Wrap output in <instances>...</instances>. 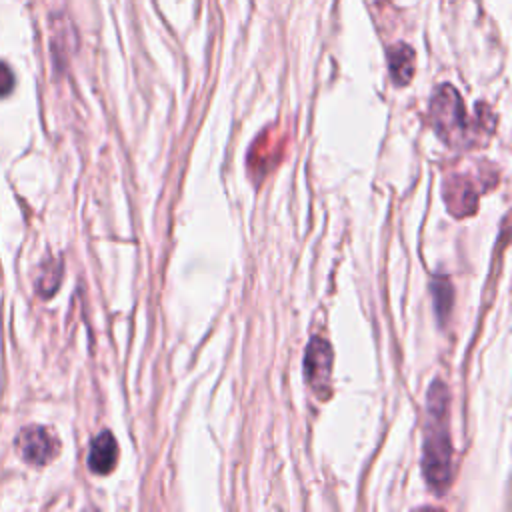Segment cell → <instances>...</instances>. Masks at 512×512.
Segmentation results:
<instances>
[{
  "mask_svg": "<svg viewBox=\"0 0 512 512\" xmlns=\"http://www.w3.org/2000/svg\"><path fill=\"white\" fill-rule=\"evenodd\" d=\"M448 392L442 382H434L428 390V426L424 436L422 472L426 482L436 492H442L452 482V442L446 426Z\"/></svg>",
  "mask_w": 512,
  "mask_h": 512,
  "instance_id": "cell-1",
  "label": "cell"
},
{
  "mask_svg": "<svg viewBox=\"0 0 512 512\" xmlns=\"http://www.w3.org/2000/svg\"><path fill=\"white\" fill-rule=\"evenodd\" d=\"M432 128L450 146H460L466 138V108L458 90L450 84L436 88L430 102Z\"/></svg>",
  "mask_w": 512,
  "mask_h": 512,
  "instance_id": "cell-2",
  "label": "cell"
},
{
  "mask_svg": "<svg viewBox=\"0 0 512 512\" xmlns=\"http://www.w3.org/2000/svg\"><path fill=\"white\" fill-rule=\"evenodd\" d=\"M334 352L326 338L314 336L304 354V376L314 394L322 400L330 396V378H332Z\"/></svg>",
  "mask_w": 512,
  "mask_h": 512,
  "instance_id": "cell-3",
  "label": "cell"
},
{
  "mask_svg": "<svg viewBox=\"0 0 512 512\" xmlns=\"http://www.w3.org/2000/svg\"><path fill=\"white\" fill-rule=\"evenodd\" d=\"M16 442H18L22 458L34 466L48 464L60 450L58 438L44 426L24 428Z\"/></svg>",
  "mask_w": 512,
  "mask_h": 512,
  "instance_id": "cell-4",
  "label": "cell"
},
{
  "mask_svg": "<svg viewBox=\"0 0 512 512\" xmlns=\"http://www.w3.org/2000/svg\"><path fill=\"white\" fill-rule=\"evenodd\" d=\"M444 200L454 216H470L478 204V190L464 174H454L446 180Z\"/></svg>",
  "mask_w": 512,
  "mask_h": 512,
  "instance_id": "cell-5",
  "label": "cell"
},
{
  "mask_svg": "<svg viewBox=\"0 0 512 512\" xmlns=\"http://www.w3.org/2000/svg\"><path fill=\"white\" fill-rule=\"evenodd\" d=\"M116 462H118V442L108 430H104L92 440L90 454H88V468L98 476H106L114 470Z\"/></svg>",
  "mask_w": 512,
  "mask_h": 512,
  "instance_id": "cell-6",
  "label": "cell"
},
{
  "mask_svg": "<svg viewBox=\"0 0 512 512\" xmlns=\"http://www.w3.org/2000/svg\"><path fill=\"white\" fill-rule=\"evenodd\" d=\"M388 68L396 86H406L416 70V54L412 46L398 42L388 50Z\"/></svg>",
  "mask_w": 512,
  "mask_h": 512,
  "instance_id": "cell-7",
  "label": "cell"
},
{
  "mask_svg": "<svg viewBox=\"0 0 512 512\" xmlns=\"http://www.w3.org/2000/svg\"><path fill=\"white\" fill-rule=\"evenodd\" d=\"M432 298H434V310L438 320L444 324L450 316L452 302H454V290L446 276H434L432 278Z\"/></svg>",
  "mask_w": 512,
  "mask_h": 512,
  "instance_id": "cell-8",
  "label": "cell"
},
{
  "mask_svg": "<svg viewBox=\"0 0 512 512\" xmlns=\"http://www.w3.org/2000/svg\"><path fill=\"white\" fill-rule=\"evenodd\" d=\"M60 278H62V268H60V262H54V260L46 262V266L42 268V272H40V278H38V282H36V286H38V292H40L44 298L52 296V294L56 292L58 284H60Z\"/></svg>",
  "mask_w": 512,
  "mask_h": 512,
  "instance_id": "cell-9",
  "label": "cell"
},
{
  "mask_svg": "<svg viewBox=\"0 0 512 512\" xmlns=\"http://www.w3.org/2000/svg\"><path fill=\"white\" fill-rule=\"evenodd\" d=\"M12 88H14V74L8 68V64H4L0 60V98L6 96L8 92H12Z\"/></svg>",
  "mask_w": 512,
  "mask_h": 512,
  "instance_id": "cell-10",
  "label": "cell"
}]
</instances>
